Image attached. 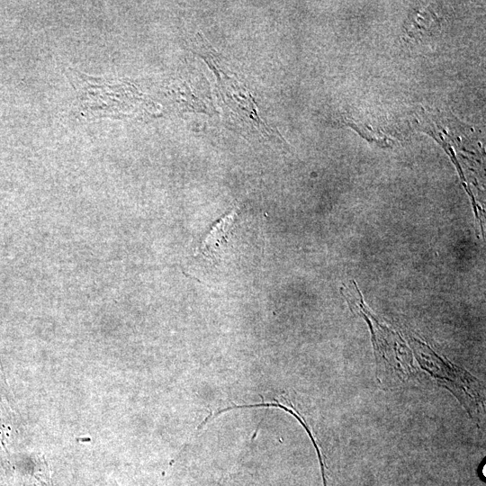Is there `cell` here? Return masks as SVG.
I'll return each instance as SVG.
<instances>
[{"label":"cell","instance_id":"cell-1","mask_svg":"<svg viewBox=\"0 0 486 486\" xmlns=\"http://www.w3.org/2000/svg\"><path fill=\"white\" fill-rule=\"evenodd\" d=\"M418 361L430 376L451 392L466 409L470 418L479 421L484 415V391L481 382L463 368L440 357L427 345L412 338Z\"/></svg>","mask_w":486,"mask_h":486}]
</instances>
